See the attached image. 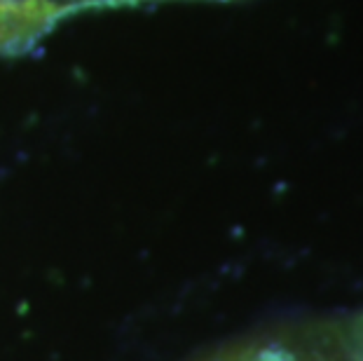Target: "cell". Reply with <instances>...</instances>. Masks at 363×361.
I'll return each instance as SVG.
<instances>
[]
</instances>
